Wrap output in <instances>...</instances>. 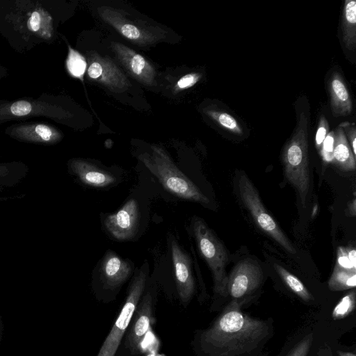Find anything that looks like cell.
Instances as JSON below:
<instances>
[{"instance_id":"1","label":"cell","mask_w":356,"mask_h":356,"mask_svg":"<svg viewBox=\"0 0 356 356\" xmlns=\"http://www.w3.org/2000/svg\"><path fill=\"white\" fill-rule=\"evenodd\" d=\"M274 334L273 320L254 318L231 300L207 329L198 344L202 356H263Z\"/></svg>"},{"instance_id":"2","label":"cell","mask_w":356,"mask_h":356,"mask_svg":"<svg viewBox=\"0 0 356 356\" xmlns=\"http://www.w3.org/2000/svg\"><path fill=\"white\" fill-rule=\"evenodd\" d=\"M308 129V116L301 112L297 117L293 132L282 154L284 175L297 191L302 207L306 205L310 186Z\"/></svg>"},{"instance_id":"3","label":"cell","mask_w":356,"mask_h":356,"mask_svg":"<svg viewBox=\"0 0 356 356\" xmlns=\"http://www.w3.org/2000/svg\"><path fill=\"white\" fill-rule=\"evenodd\" d=\"M152 154H143L140 159L167 191L184 200L209 204L208 197L175 165L161 147L152 146Z\"/></svg>"},{"instance_id":"4","label":"cell","mask_w":356,"mask_h":356,"mask_svg":"<svg viewBox=\"0 0 356 356\" xmlns=\"http://www.w3.org/2000/svg\"><path fill=\"white\" fill-rule=\"evenodd\" d=\"M192 229L199 252L212 273L214 292L227 297L228 255L225 247L202 219L194 217Z\"/></svg>"},{"instance_id":"5","label":"cell","mask_w":356,"mask_h":356,"mask_svg":"<svg viewBox=\"0 0 356 356\" xmlns=\"http://www.w3.org/2000/svg\"><path fill=\"white\" fill-rule=\"evenodd\" d=\"M238 187L241 200L257 226L287 252L296 254L295 248L280 229L277 222L268 213L257 188L245 174H241L238 177Z\"/></svg>"},{"instance_id":"6","label":"cell","mask_w":356,"mask_h":356,"mask_svg":"<svg viewBox=\"0 0 356 356\" xmlns=\"http://www.w3.org/2000/svg\"><path fill=\"white\" fill-rule=\"evenodd\" d=\"M146 278L143 269L134 275L125 302L97 356L115 355L144 291Z\"/></svg>"},{"instance_id":"7","label":"cell","mask_w":356,"mask_h":356,"mask_svg":"<svg viewBox=\"0 0 356 356\" xmlns=\"http://www.w3.org/2000/svg\"><path fill=\"white\" fill-rule=\"evenodd\" d=\"M263 280L264 273L257 262L250 259L241 260L228 275L227 296L242 307L253 298Z\"/></svg>"},{"instance_id":"8","label":"cell","mask_w":356,"mask_h":356,"mask_svg":"<svg viewBox=\"0 0 356 356\" xmlns=\"http://www.w3.org/2000/svg\"><path fill=\"white\" fill-rule=\"evenodd\" d=\"M88 61L87 72L91 79L115 91L124 90L131 86L125 74L109 57L102 56L96 51H90Z\"/></svg>"},{"instance_id":"9","label":"cell","mask_w":356,"mask_h":356,"mask_svg":"<svg viewBox=\"0 0 356 356\" xmlns=\"http://www.w3.org/2000/svg\"><path fill=\"white\" fill-rule=\"evenodd\" d=\"M139 207L134 199L129 200L118 211L108 215L104 220L107 232L118 241L132 238L138 228Z\"/></svg>"},{"instance_id":"10","label":"cell","mask_w":356,"mask_h":356,"mask_svg":"<svg viewBox=\"0 0 356 356\" xmlns=\"http://www.w3.org/2000/svg\"><path fill=\"white\" fill-rule=\"evenodd\" d=\"M111 47L122 65L134 79L145 85L155 84V69L142 55L119 42H112Z\"/></svg>"},{"instance_id":"11","label":"cell","mask_w":356,"mask_h":356,"mask_svg":"<svg viewBox=\"0 0 356 356\" xmlns=\"http://www.w3.org/2000/svg\"><path fill=\"white\" fill-rule=\"evenodd\" d=\"M170 245L177 292L181 302L186 305L189 302L195 292L191 260L176 240H172Z\"/></svg>"},{"instance_id":"12","label":"cell","mask_w":356,"mask_h":356,"mask_svg":"<svg viewBox=\"0 0 356 356\" xmlns=\"http://www.w3.org/2000/svg\"><path fill=\"white\" fill-rule=\"evenodd\" d=\"M98 12L102 18L121 35L138 44H147L158 39L156 35L147 31V29L140 28L132 24L115 9L101 7L98 9Z\"/></svg>"},{"instance_id":"13","label":"cell","mask_w":356,"mask_h":356,"mask_svg":"<svg viewBox=\"0 0 356 356\" xmlns=\"http://www.w3.org/2000/svg\"><path fill=\"white\" fill-rule=\"evenodd\" d=\"M6 132L15 139L36 143L54 144L62 138L56 128L42 123L15 124L8 127Z\"/></svg>"},{"instance_id":"14","label":"cell","mask_w":356,"mask_h":356,"mask_svg":"<svg viewBox=\"0 0 356 356\" xmlns=\"http://www.w3.org/2000/svg\"><path fill=\"white\" fill-rule=\"evenodd\" d=\"M134 314L132 324L127 333V342L134 350H138L149 331L152 318V299L149 293L145 294Z\"/></svg>"},{"instance_id":"15","label":"cell","mask_w":356,"mask_h":356,"mask_svg":"<svg viewBox=\"0 0 356 356\" xmlns=\"http://www.w3.org/2000/svg\"><path fill=\"white\" fill-rule=\"evenodd\" d=\"M71 168L83 184L91 187L104 188L116 181L111 172L84 160H74Z\"/></svg>"},{"instance_id":"16","label":"cell","mask_w":356,"mask_h":356,"mask_svg":"<svg viewBox=\"0 0 356 356\" xmlns=\"http://www.w3.org/2000/svg\"><path fill=\"white\" fill-rule=\"evenodd\" d=\"M133 265L115 252L108 251L103 258L100 272L105 283L110 286L122 284L131 275Z\"/></svg>"},{"instance_id":"17","label":"cell","mask_w":356,"mask_h":356,"mask_svg":"<svg viewBox=\"0 0 356 356\" xmlns=\"http://www.w3.org/2000/svg\"><path fill=\"white\" fill-rule=\"evenodd\" d=\"M330 98V106L335 117L347 116L353 111V102L350 94L341 75L333 72L327 82Z\"/></svg>"},{"instance_id":"18","label":"cell","mask_w":356,"mask_h":356,"mask_svg":"<svg viewBox=\"0 0 356 356\" xmlns=\"http://www.w3.org/2000/svg\"><path fill=\"white\" fill-rule=\"evenodd\" d=\"M332 161L341 170L353 171L355 170V156L353 154L343 130L340 125L334 130Z\"/></svg>"},{"instance_id":"19","label":"cell","mask_w":356,"mask_h":356,"mask_svg":"<svg viewBox=\"0 0 356 356\" xmlns=\"http://www.w3.org/2000/svg\"><path fill=\"white\" fill-rule=\"evenodd\" d=\"M341 39L345 49L355 51L356 46V1L346 0L342 10Z\"/></svg>"},{"instance_id":"20","label":"cell","mask_w":356,"mask_h":356,"mask_svg":"<svg viewBox=\"0 0 356 356\" xmlns=\"http://www.w3.org/2000/svg\"><path fill=\"white\" fill-rule=\"evenodd\" d=\"M273 266L282 281L296 296L305 302L314 300L312 294L296 275L277 264L275 263Z\"/></svg>"},{"instance_id":"21","label":"cell","mask_w":356,"mask_h":356,"mask_svg":"<svg viewBox=\"0 0 356 356\" xmlns=\"http://www.w3.org/2000/svg\"><path fill=\"white\" fill-rule=\"evenodd\" d=\"M356 286V271L343 269L335 266L328 280L331 291H339L354 289Z\"/></svg>"},{"instance_id":"22","label":"cell","mask_w":356,"mask_h":356,"mask_svg":"<svg viewBox=\"0 0 356 356\" xmlns=\"http://www.w3.org/2000/svg\"><path fill=\"white\" fill-rule=\"evenodd\" d=\"M313 342L314 333H305L285 347L279 356H308Z\"/></svg>"},{"instance_id":"23","label":"cell","mask_w":356,"mask_h":356,"mask_svg":"<svg viewBox=\"0 0 356 356\" xmlns=\"http://www.w3.org/2000/svg\"><path fill=\"white\" fill-rule=\"evenodd\" d=\"M205 113L209 118L227 131L237 135L243 134L242 128L238 122L229 113L213 109L206 110Z\"/></svg>"},{"instance_id":"24","label":"cell","mask_w":356,"mask_h":356,"mask_svg":"<svg viewBox=\"0 0 356 356\" xmlns=\"http://www.w3.org/2000/svg\"><path fill=\"white\" fill-rule=\"evenodd\" d=\"M68 55L66 60V66L69 73L74 77L83 79L87 68V62L85 58L77 51L68 46Z\"/></svg>"},{"instance_id":"25","label":"cell","mask_w":356,"mask_h":356,"mask_svg":"<svg viewBox=\"0 0 356 356\" xmlns=\"http://www.w3.org/2000/svg\"><path fill=\"white\" fill-rule=\"evenodd\" d=\"M355 291L353 290L344 296L336 305L332 311L334 320L343 318L348 316L355 308Z\"/></svg>"},{"instance_id":"26","label":"cell","mask_w":356,"mask_h":356,"mask_svg":"<svg viewBox=\"0 0 356 356\" xmlns=\"http://www.w3.org/2000/svg\"><path fill=\"white\" fill-rule=\"evenodd\" d=\"M334 143V131H331L328 132L319 149L323 161L326 162L332 161Z\"/></svg>"},{"instance_id":"27","label":"cell","mask_w":356,"mask_h":356,"mask_svg":"<svg viewBox=\"0 0 356 356\" xmlns=\"http://www.w3.org/2000/svg\"><path fill=\"white\" fill-rule=\"evenodd\" d=\"M329 131V123L324 115H322L318 120V127L315 136V145L319 150Z\"/></svg>"},{"instance_id":"28","label":"cell","mask_w":356,"mask_h":356,"mask_svg":"<svg viewBox=\"0 0 356 356\" xmlns=\"http://www.w3.org/2000/svg\"><path fill=\"white\" fill-rule=\"evenodd\" d=\"M343 130L353 153L356 156V128L354 123L343 122L339 124Z\"/></svg>"},{"instance_id":"29","label":"cell","mask_w":356,"mask_h":356,"mask_svg":"<svg viewBox=\"0 0 356 356\" xmlns=\"http://www.w3.org/2000/svg\"><path fill=\"white\" fill-rule=\"evenodd\" d=\"M337 259V266L346 270L356 271V266L349 259L347 248L339 247Z\"/></svg>"},{"instance_id":"30","label":"cell","mask_w":356,"mask_h":356,"mask_svg":"<svg viewBox=\"0 0 356 356\" xmlns=\"http://www.w3.org/2000/svg\"><path fill=\"white\" fill-rule=\"evenodd\" d=\"M43 13L38 11L33 12L27 21V27L32 32L38 33L42 28Z\"/></svg>"},{"instance_id":"31","label":"cell","mask_w":356,"mask_h":356,"mask_svg":"<svg viewBox=\"0 0 356 356\" xmlns=\"http://www.w3.org/2000/svg\"><path fill=\"white\" fill-rule=\"evenodd\" d=\"M201 78L199 73H190L182 76L177 83V87L179 89L188 88L194 86Z\"/></svg>"},{"instance_id":"32","label":"cell","mask_w":356,"mask_h":356,"mask_svg":"<svg viewBox=\"0 0 356 356\" xmlns=\"http://www.w3.org/2000/svg\"><path fill=\"white\" fill-rule=\"evenodd\" d=\"M348 255L351 263L356 266V251L354 248H347Z\"/></svg>"},{"instance_id":"33","label":"cell","mask_w":356,"mask_h":356,"mask_svg":"<svg viewBox=\"0 0 356 356\" xmlns=\"http://www.w3.org/2000/svg\"><path fill=\"white\" fill-rule=\"evenodd\" d=\"M355 199H353V202L350 203V207H349L350 211L353 216L355 215Z\"/></svg>"},{"instance_id":"34","label":"cell","mask_w":356,"mask_h":356,"mask_svg":"<svg viewBox=\"0 0 356 356\" xmlns=\"http://www.w3.org/2000/svg\"><path fill=\"white\" fill-rule=\"evenodd\" d=\"M339 356H355V354L350 352L339 351Z\"/></svg>"},{"instance_id":"35","label":"cell","mask_w":356,"mask_h":356,"mask_svg":"<svg viewBox=\"0 0 356 356\" xmlns=\"http://www.w3.org/2000/svg\"><path fill=\"white\" fill-rule=\"evenodd\" d=\"M146 356H161V355H158L156 352H151L149 354H147Z\"/></svg>"}]
</instances>
